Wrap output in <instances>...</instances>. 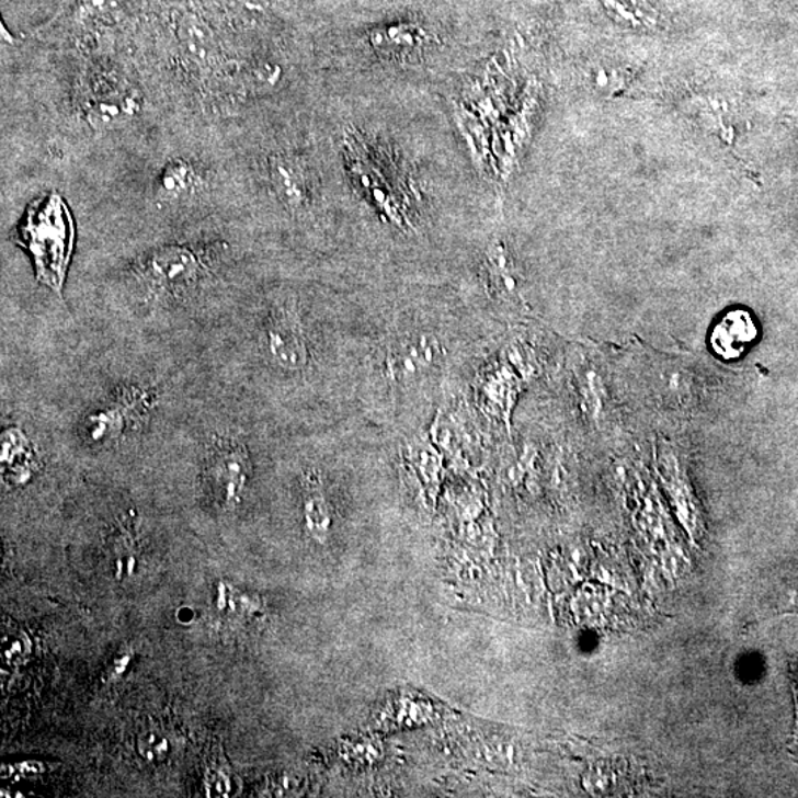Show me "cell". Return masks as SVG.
<instances>
[{
  "mask_svg": "<svg viewBox=\"0 0 798 798\" xmlns=\"http://www.w3.org/2000/svg\"><path fill=\"white\" fill-rule=\"evenodd\" d=\"M75 240L73 216L57 191L33 200L15 231L16 244L32 258L37 282L57 295L64 290Z\"/></svg>",
  "mask_w": 798,
  "mask_h": 798,
  "instance_id": "obj_1",
  "label": "cell"
},
{
  "mask_svg": "<svg viewBox=\"0 0 798 798\" xmlns=\"http://www.w3.org/2000/svg\"><path fill=\"white\" fill-rule=\"evenodd\" d=\"M152 386H126L84 420V432L92 443L103 444L122 438L130 429L146 422L157 404Z\"/></svg>",
  "mask_w": 798,
  "mask_h": 798,
  "instance_id": "obj_2",
  "label": "cell"
},
{
  "mask_svg": "<svg viewBox=\"0 0 798 798\" xmlns=\"http://www.w3.org/2000/svg\"><path fill=\"white\" fill-rule=\"evenodd\" d=\"M207 481L225 508L235 506L243 495L250 474L248 449L240 441H216L207 458Z\"/></svg>",
  "mask_w": 798,
  "mask_h": 798,
  "instance_id": "obj_3",
  "label": "cell"
},
{
  "mask_svg": "<svg viewBox=\"0 0 798 798\" xmlns=\"http://www.w3.org/2000/svg\"><path fill=\"white\" fill-rule=\"evenodd\" d=\"M443 356L444 347L432 334H406L390 343L386 352V375L398 384H411L434 372Z\"/></svg>",
  "mask_w": 798,
  "mask_h": 798,
  "instance_id": "obj_4",
  "label": "cell"
},
{
  "mask_svg": "<svg viewBox=\"0 0 798 798\" xmlns=\"http://www.w3.org/2000/svg\"><path fill=\"white\" fill-rule=\"evenodd\" d=\"M205 263L186 246H164L155 250L144 263L142 274L157 290H185L202 278Z\"/></svg>",
  "mask_w": 798,
  "mask_h": 798,
  "instance_id": "obj_5",
  "label": "cell"
},
{
  "mask_svg": "<svg viewBox=\"0 0 798 798\" xmlns=\"http://www.w3.org/2000/svg\"><path fill=\"white\" fill-rule=\"evenodd\" d=\"M265 345L270 358L284 372H303L309 363V350L299 317L292 309L277 308L265 326Z\"/></svg>",
  "mask_w": 798,
  "mask_h": 798,
  "instance_id": "obj_6",
  "label": "cell"
},
{
  "mask_svg": "<svg viewBox=\"0 0 798 798\" xmlns=\"http://www.w3.org/2000/svg\"><path fill=\"white\" fill-rule=\"evenodd\" d=\"M171 21L173 37L186 61L198 70H214L223 50L210 24L197 11L186 7L173 10Z\"/></svg>",
  "mask_w": 798,
  "mask_h": 798,
  "instance_id": "obj_7",
  "label": "cell"
},
{
  "mask_svg": "<svg viewBox=\"0 0 798 798\" xmlns=\"http://www.w3.org/2000/svg\"><path fill=\"white\" fill-rule=\"evenodd\" d=\"M757 338V326L746 311L726 314L715 327L711 346L723 360H737L744 355Z\"/></svg>",
  "mask_w": 798,
  "mask_h": 798,
  "instance_id": "obj_8",
  "label": "cell"
},
{
  "mask_svg": "<svg viewBox=\"0 0 798 798\" xmlns=\"http://www.w3.org/2000/svg\"><path fill=\"white\" fill-rule=\"evenodd\" d=\"M270 176L280 202L288 209L299 210L308 205V176L299 161L288 156L273 157L270 161Z\"/></svg>",
  "mask_w": 798,
  "mask_h": 798,
  "instance_id": "obj_9",
  "label": "cell"
},
{
  "mask_svg": "<svg viewBox=\"0 0 798 798\" xmlns=\"http://www.w3.org/2000/svg\"><path fill=\"white\" fill-rule=\"evenodd\" d=\"M137 112V103L127 93L98 92L93 103L89 105L88 118L92 126L113 127L117 123L125 122L132 114Z\"/></svg>",
  "mask_w": 798,
  "mask_h": 798,
  "instance_id": "obj_10",
  "label": "cell"
},
{
  "mask_svg": "<svg viewBox=\"0 0 798 798\" xmlns=\"http://www.w3.org/2000/svg\"><path fill=\"white\" fill-rule=\"evenodd\" d=\"M305 526L314 540L324 543L331 529V512L317 479L309 481L304 497Z\"/></svg>",
  "mask_w": 798,
  "mask_h": 798,
  "instance_id": "obj_11",
  "label": "cell"
},
{
  "mask_svg": "<svg viewBox=\"0 0 798 798\" xmlns=\"http://www.w3.org/2000/svg\"><path fill=\"white\" fill-rule=\"evenodd\" d=\"M198 176L195 169L186 161L176 160L169 163L160 173L157 189L161 197L181 200L189 195L197 185Z\"/></svg>",
  "mask_w": 798,
  "mask_h": 798,
  "instance_id": "obj_12",
  "label": "cell"
},
{
  "mask_svg": "<svg viewBox=\"0 0 798 798\" xmlns=\"http://www.w3.org/2000/svg\"><path fill=\"white\" fill-rule=\"evenodd\" d=\"M486 269L492 290L499 293L513 292L515 278L511 273V263H509L506 250L502 246H491L490 250H488Z\"/></svg>",
  "mask_w": 798,
  "mask_h": 798,
  "instance_id": "obj_13",
  "label": "cell"
},
{
  "mask_svg": "<svg viewBox=\"0 0 798 798\" xmlns=\"http://www.w3.org/2000/svg\"><path fill=\"white\" fill-rule=\"evenodd\" d=\"M127 0H79L76 20L82 24H103L125 8Z\"/></svg>",
  "mask_w": 798,
  "mask_h": 798,
  "instance_id": "obj_14",
  "label": "cell"
},
{
  "mask_svg": "<svg viewBox=\"0 0 798 798\" xmlns=\"http://www.w3.org/2000/svg\"><path fill=\"white\" fill-rule=\"evenodd\" d=\"M228 19L240 24H256L271 10V0H219Z\"/></svg>",
  "mask_w": 798,
  "mask_h": 798,
  "instance_id": "obj_15",
  "label": "cell"
},
{
  "mask_svg": "<svg viewBox=\"0 0 798 798\" xmlns=\"http://www.w3.org/2000/svg\"><path fill=\"white\" fill-rule=\"evenodd\" d=\"M380 35L389 37L390 42L388 44L377 45V48L411 49L420 41V37L409 27L389 29L388 33H380Z\"/></svg>",
  "mask_w": 798,
  "mask_h": 798,
  "instance_id": "obj_16",
  "label": "cell"
}]
</instances>
